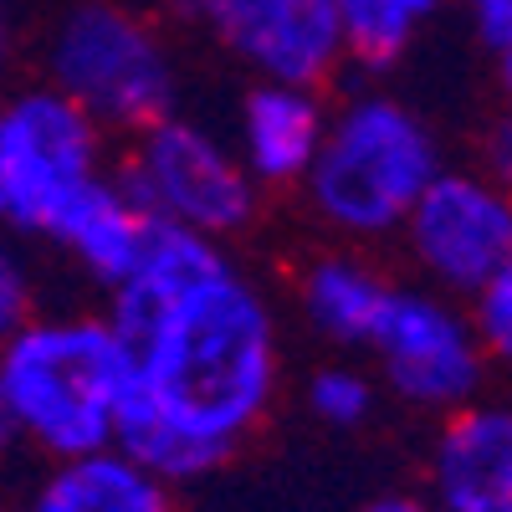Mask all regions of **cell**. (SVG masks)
<instances>
[{
	"instance_id": "1",
	"label": "cell",
	"mask_w": 512,
	"mask_h": 512,
	"mask_svg": "<svg viewBox=\"0 0 512 512\" xmlns=\"http://www.w3.org/2000/svg\"><path fill=\"white\" fill-rule=\"evenodd\" d=\"M118 338L134 359L118 451L164 487L221 472L272 410L282 374L277 313L231 256Z\"/></svg>"
},
{
	"instance_id": "2",
	"label": "cell",
	"mask_w": 512,
	"mask_h": 512,
	"mask_svg": "<svg viewBox=\"0 0 512 512\" xmlns=\"http://www.w3.org/2000/svg\"><path fill=\"white\" fill-rule=\"evenodd\" d=\"M134 359L108 318H31L0 344V390L16 436L52 461L118 446Z\"/></svg>"
},
{
	"instance_id": "3",
	"label": "cell",
	"mask_w": 512,
	"mask_h": 512,
	"mask_svg": "<svg viewBox=\"0 0 512 512\" xmlns=\"http://www.w3.org/2000/svg\"><path fill=\"white\" fill-rule=\"evenodd\" d=\"M446 169L441 139L410 103L390 93H359L328 113L318 159L303 175L313 216L349 236L379 241L405 226L420 190Z\"/></svg>"
},
{
	"instance_id": "4",
	"label": "cell",
	"mask_w": 512,
	"mask_h": 512,
	"mask_svg": "<svg viewBox=\"0 0 512 512\" xmlns=\"http://www.w3.org/2000/svg\"><path fill=\"white\" fill-rule=\"evenodd\" d=\"M47 77L62 98L113 128L175 113V57L139 11L118 0H77L47 41Z\"/></svg>"
},
{
	"instance_id": "5",
	"label": "cell",
	"mask_w": 512,
	"mask_h": 512,
	"mask_svg": "<svg viewBox=\"0 0 512 512\" xmlns=\"http://www.w3.org/2000/svg\"><path fill=\"white\" fill-rule=\"evenodd\" d=\"M118 180L159 226H180L221 246L241 236L262 205V185L246 175L236 149L180 113L139 128Z\"/></svg>"
},
{
	"instance_id": "6",
	"label": "cell",
	"mask_w": 512,
	"mask_h": 512,
	"mask_svg": "<svg viewBox=\"0 0 512 512\" xmlns=\"http://www.w3.org/2000/svg\"><path fill=\"white\" fill-rule=\"evenodd\" d=\"M364 354L405 405L436 415H451L466 400H477L487 379V354L472 328V313L436 287L395 282Z\"/></svg>"
},
{
	"instance_id": "7",
	"label": "cell",
	"mask_w": 512,
	"mask_h": 512,
	"mask_svg": "<svg viewBox=\"0 0 512 512\" xmlns=\"http://www.w3.org/2000/svg\"><path fill=\"white\" fill-rule=\"evenodd\" d=\"M400 236L425 282L472 303L512 262V195L487 169H441L410 205Z\"/></svg>"
},
{
	"instance_id": "8",
	"label": "cell",
	"mask_w": 512,
	"mask_h": 512,
	"mask_svg": "<svg viewBox=\"0 0 512 512\" xmlns=\"http://www.w3.org/2000/svg\"><path fill=\"white\" fill-rule=\"evenodd\" d=\"M6 134V226L47 236L52 216L103 175V123L57 88H31L0 108Z\"/></svg>"
},
{
	"instance_id": "9",
	"label": "cell",
	"mask_w": 512,
	"mask_h": 512,
	"mask_svg": "<svg viewBox=\"0 0 512 512\" xmlns=\"http://www.w3.org/2000/svg\"><path fill=\"white\" fill-rule=\"evenodd\" d=\"M169 16L205 31L256 82L323 88L344 62L338 0H164Z\"/></svg>"
},
{
	"instance_id": "10",
	"label": "cell",
	"mask_w": 512,
	"mask_h": 512,
	"mask_svg": "<svg viewBox=\"0 0 512 512\" xmlns=\"http://www.w3.org/2000/svg\"><path fill=\"white\" fill-rule=\"evenodd\" d=\"M431 512H512V405L466 400L441 420Z\"/></svg>"
},
{
	"instance_id": "11",
	"label": "cell",
	"mask_w": 512,
	"mask_h": 512,
	"mask_svg": "<svg viewBox=\"0 0 512 512\" xmlns=\"http://www.w3.org/2000/svg\"><path fill=\"white\" fill-rule=\"evenodd\" d=\"M328 128V108L318 88L297 82H251L236 118V159L256 185H303V175L318 159Z\"/></svg>"
},
{
	"instance_id": "12",
	"label": "cell",
	"mask_w": 512,
	"mask_h": 512,
	"mask_svg": "<svg viewBox=\"0 0 512 512\" xmlns=\"http://www.w3.org/2000/svg\"><path fill=\"white\" fill-rule=\"evenodd\" d=\"M154 226L159 221L123 190L118 175H98L52 216L47 241H57L82 272L113 292L128 272L139 267V256H144Z\"/></svg>"
},
{
	"instance_id": "13",
	"label": "cell",
	"mask_w": 512,
	"mask_h": 512,
	"mask_svg": "<svg viewBox=\"0 0 512 512\" xmlns=\"http://www.w3.org/2000/svg\"><path fill=\"white\" fill-rule=\"evenodd\" d=\"M26 512H175L169 487L144 472L118 446L93 456L52 461V472L36 482Z\"/></svg>"
},
{
	"instance_id": "14",
	"label": "cell",
	"mask_w": 512,
	"mask_h": 512,
	"mask_svg": "<svg viewBox=\"0 0 512 512\" xmlns=\"http://www.w3.org/2000/svg\"><path fill=\"white\" fill-rule=\"evenodd\" d=\"M390 287L395 282L374 262H364V256L328 251V256H318V262H308L303 277H297V308H303L308 328L323 338V344L364 349Z\"/></svg>"
},
{
	"instance_id": "15",
	"label": "cell",
	"mask_w": 512,
	"mask_h": 512,
	"mask_svg": "<svg viewBox=\"0 0 512 512\" xmlns=\"http://www.w3.org/2000/svg\"><path fill=\"white\" fill-rule=\"evenodd\" d=\"M446 0H338L344 21V52L359 67H390L410 52L425 16H436Z\"/></svg>"
},
{
	"instance_id": "16",
	"label": "cell",
	"mask_w": 512,
	"mask_h": 512,
	"mask_svg": "<svg viewBox=\"0 0 512 512\" xmlns=\"http://www.w3.org/2000/svg\"><path fill=\"white\" fill-rule=\"evenodd\" d=\"M303 400H308V415L318 425H328V431H359V425H369V415H374L379 384L359 364L333 359V364H323V369L308 374Z\"/></svg>"
},
{
	"instance_id": "17",
	"label": "cell",
	"mask_w": 512,
	"mask_h": 512,
	"mask_svg": "<svg viewBox=\"0 0 512 512\" xmlns=\"http://www.w3.org/2000/svg\"><path fill=\"white\" fill-rule=\"evenodd\" d=\"M472 328L482 338L487 364L512 374V262L472 297Z\"/></svg>"
},
{
	"instance_id": "18",
	"label": "cell",
	"mask_w": 512,
	"mask_h": 512,
	"mask_svg": "<svg viewBox=\"0 0 512 512\" xmlns=\"http://www.w3.org/2000/svg\"><path fill=\"white\" fill-rule=\"evenodd\" d=\"M31 323V272L21 256L0 241V344Z\"/></svg>"
},
{
	"instance_id": "19",
	"label": "cell",
	"mask_w": 512,
	"mask_h": 512,
	"mask_svg": "<svg viewBox=\"0 0 512 512\" xmlns=\"http://www.w3.org/2000/svg\"><path fill=\"white\" fill-rule=\"evenodd\" d=\"M466 16L492 52L512 47V0H466Z\"/></svg>"
},
{
	"instance_id": "20",
	"label": "cell",
	"mask_w": 512,
	"mask_h": 512,
	"mask_svg": "<svg viewBox=\"0 0 512 512\" xmlns=\"http://www.w3.org/2000/svg\"><path fill=\"white\" fill-rule=\"evenodd\" d=\"M482 169L512 195V118H502L492 134H487V164Z\"/></svg>"
},
{
	"instance_id": "21",
	"label": "cell",
	"mask_w": 512,
	"mask_h": 512,
	"mask_svg": "<svg viewBox=\"0 0 512 512\" xmlns=\"http://www.w3.org/2000/svg\"><path fill=\"white\" fill-rule=\"evenodd\" d=\"M364 512H431V502H420V497H379V502H369Z\"/></svg>"
},
{
	"instance_id": "22",
	"label": "cell",
	"mask_w": 512,
	"mask_h": 512,
	"mask_svg": "<svg viewBox=\"0 0 512 512\" xmlns=\"http://www.w3.org/2000/svg\"><path fill=\"white\" fill-rule=\"evenodd\" d=\"M497 82H502V103H507V118H512V47L497 52Z\"/></svg>"
},
{
	"instance_id": "23",
	"label": "cell",
	"mask_w": 512,
	"mask_h": 512,
	"mask_svg": "<svg viewBox=\"0 0 512 512\" xmlns=\"http://www.w3.org/2000/svg\"><path fill=\"white\" fill-rule=\"evenodd\" d=\"M11 41H16V21H11V6L0 0V62L11 57Z\"/></svg>"
},
{
	"instance_id": "24",
	"label": "cell",
	"mask_w": 512,
	"mask_h": 512,
	"mask_svg": "<svg viewBox=\"0 0 512 512\" xmlns=\"http://www.w3.org/2000/svg\"><path fill=\"white\" fill-rule=\"evenodd\" d=\"M16 441V425H11V405H6V390H0V451Z\"/></svg>"
},
{
	"instance_id": "25",
	"label": "cell",
	"mask_w": 512,
	"mask_h": 512,
	"mask_svg": "<svg viewBox=\"0 0 512 512\" xmlns=\"http://www.w3.org/2000/svg\"><path fill=\"white\" fill-rule=\"evenodd\" d=\"M0 226H6V134H0Z\"/></svg>"
}]
</instances>
